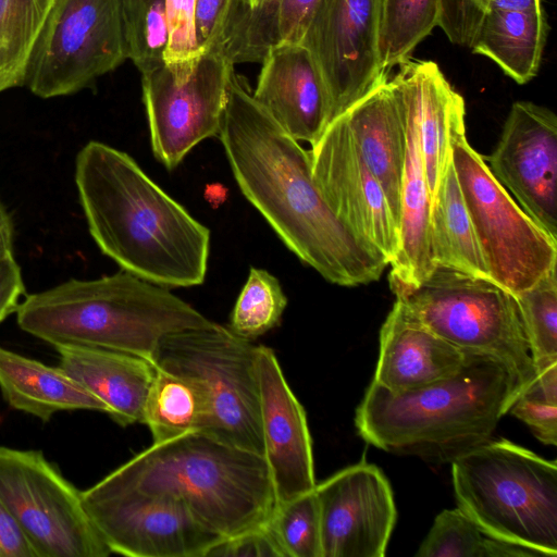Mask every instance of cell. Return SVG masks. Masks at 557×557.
I'll list each match as a JSON object with an SVG mask.
<instances>
[{
    "mask_svg": "<svg viewBox=\"0 0 557 557\" xmlns=\"http://www.w3.org/2000/svg\"><path fill=\"white\" fill-rule=\"evenodd\" d=\"M24 294L22 271L13 255L0 258V323L16 312Z\"/></svg>",
    "mask_w": 557,
    "mask_h": 557,
    "instance_id": "cell-42",
    "label": "cell"
},
{
    "mask_svg": "<svg viewBox=\"0 0 557 557\" xmlns=\"http://www.w3.org/2000/svg\"><path fill=\"white\" fill-rule=\"evenodd\" d=\"M382 0H320L299 44L326 88L330 123L386 75L379 55Z\"/></svg>",
    "mask_w": 557,
    "mask_h": 557,
    "instance_id": "cell-14",
    "label": "cell"
},
{
    "mask_svg": "<svg viewBox=\"0 0 557 557\" xmlns=\"http://www.w3.org/2000/svg\"><path fill=\"white\" fill-rule=\"evenodd\" d=\"M406 124V159L400 195L399 249L389 264L392 292L413 288L435 269L431 234L432 200L423 163L414 100L397 77L391 79Z\"/></svg>",
    "mask_w": 557,
    "mask_h": 557,
    "instance_id": "cell-20",
    "label": "cell"
},
{
    "mask_svg": "<svg viewBox=\"0 0 557 557\" xmlns=\"http://www.w3.org/2000/svg\"><path fill=\"white\" fill-rule=\"evenodd\" d=\"M547 30L544 10L490 9L469 48L473 53L488 58L504 74L522 85L539 73Z\"/></svg>",
    "mask_w": 557,
    "mask_h": 557,
    "instance_id": "cell-25",
    "label": "cell"
},
{
    "mask_svg": "<svg viewBox=\"0 0 557 557\" xmlns=\"http://www.w3.org/2000/svg\"><path fill=\"white\" fill-rule=\"evenodd\" d=\"M0 499L37 557H107L82 492L37 450L0 446Z\"/></svg>",
    "mask_w": 557,
    "mask_h": 557,
    "instance_id": "cell-11",
    "label": "cell"
},
{
    "mask_svg": "<svg viewBox=\"0 0 557 557\" xmlns=\"http://www.w3.org/2000/svg\"><path fill=\"white\" fill-rule=\"evenodd\" d=\"M202 421V401L193 383L154 364L141 412V423L148 426L152 443L200 432Z\"/></svg>",
    "mask_w": 557,
    "mask_h": 557,
    "instance_id": "cell-27",
    "label": "cell"
},
{
    "mask_svg": "<svg viewBox=\"0 0 557 557\" xmlns=\"http://www.w3.org/2000/svg\"><path fill=\"white\" fill-rule=\"evenodd\" d=\"M206 557H286V554L268 522L221 539Z\"/></svg>",
    "mask_w": 557,
    "mask_h": 557,
    "instance_id": "cell-40",
    "label": "cell"
},
{
    "mask_svg": "<svg viewBox=\"0 0 557 557\" xmlns=\"http://www.w3.org/2000/svg\"><path fill=\"white\" fill-rule=\"evenodd\" d=\"M320 0H281L276 16L277 44H299Z\"/></svg>",
    "mask_w": 557,
    "mask_h": 557,
    "instance_id": "cell-41",
    "label": "cell"
},
{
    "mask_svg": "<svg viewBox=\"0 0 557 557\" xmlns=\"http://www.w3.org/2000/svg\"><path fill=\"white\" fill-rule=\"evenodd\" d=\"M490 9L505 11H542V0H490Z\"/></svg>",
    "mask_w": 557,
    "mask_h": 557,
    "instance_id": "cell-45",
    "label": "cell"
},
{
    "mask_svg": "<svg viewBox=\"0 0 557 557\" xmlns=\"http://www.w3.org/2000/svg\"><path fill=\"white\" fill-rule=\"evenodd\" d=\"M126 59L122 0H55L23 86L44 99L72 95Z\"/></svg>",
    "mask_w": 557,
    "mask_h": 557,
    "instance_id": "cell-10",
    "label": "cell"
},
{
    "mask_svg": "<svg viewBox=\"0 0 557 557\" xmlns=\"http://www.w3.org/2000/svg\"><path fill=\"white\" fill-rule=\"evenodd\" d=\"M99 482L181 502L223 537L268 523L277 506L263 456L201 432L152 443Z\"/></svg>",
    "mask_w": 557,
    "mask_h": 557,
    "instance_id": "cell-5",
    "label": "cell"
},
{
    "mask_svg": "<svg viewBox=\"0 0 557 557\" xmlns=\"http://www.w3.org/2000/svg\"><path fill=\"white\" fill-rule=\"evenodd\" d=\"M431 234L436 265L490 277L460 189L453 154L432 197Z\"/></svg>",
    "mask_w": 557,
    "mask_h": 557,
    "instance_id": "cell-26",
    "label": "cell"
},
{
    "mask_svg": "<svg viewBox=\"0 0 557 557\" xmlns=\"http://www.w3.org/2000/svg\"><path fill=\"white\" fill-rule=\"evenodd\" d=\"M248 5L246 0H195L196 37L201 50L226 60Z\"/></svg>",
    "mask_w": 557,
    "mask_h": 557,
    "instance_id": "cell-35",
    "label": "cell"
},
{
    "mask_svg": "<svg viewBox=\"0 0 557 557\" xmlns=\"http://www.w3.org/2000/svg\"><path fill=\"white\" fill-rule=\"evenodd\" d=\"M256 369L263 457L277 503H282L317 485L312 441L305 409L271 348L258 345Z\"/></svg>",
    "mask_w": 557,
    "mask_h": 557,
    "instance_id": "cell-18",
    "label": "cell"
},
{
    "mask_svg": "<svg viewBox=\"0 0 557 557\" xmlns=\"http://www.w3.org/2000/svg\"><path fill=\"white\" fill-rule=\"evenodd\" d=\"M441 0H382L379 55L384 71L408 61L437 26Z\"/></svg>",
    "mask_w": 557,
    "mask_h": 557,
    "instance_id": "cell-30",
    "label": "cell"
},
{
    "mask_svg": "<svg viewBox=\"0 0 557 557\" xmlns=\"http://www.w3.org/2000/svg\"><path fill=\"white\" fill-rule=\"evenodd\" d=\"M343 114L366 163L382 186L399 232L407 138L404 113L387 75Z\"/></svg>",
    "mask_w": 557,
    "mask_h": 557,
    "instance_id": "cell-22",
    "label": "cell"
},
{
    "mask_svg": "<svg viewBox=\"0 0 557 557\" xmlns=\"http://www.w3.org/2000/svg\"><path fill=\"white\" fill-rule=\"evenodd\" d=\"M269 524L286 557H322L320 511L314 490L277 503Z\"/></svg>",
    "mask_w": 557,
    "mask_h": 557,
    "instance_id": "cell-34",
    "label": "cell"
},
{
    "mask_svg": "<svg viewBox=\"0 0 557 557\" xmlns=\"http://www.w3.org/2000/svg\"><path fill=\"white\" fill-rule=\"evenodd\" d=\"M465 358L466 351L432 332L396 298L380 331L373 381L392 392H409L451 376Z\"/></svg>",
    "mask_w": 557,
    "mask_h": 557,
    "instance_id": "cell-21",
    "label": "cell"
},
{
    "mask_svg": "<svg viewBox=\"0 0 557 557\" xmlns=\"http://www.w3.org/2000/svg\"><path fill=\"white\" fill-rule=\"evenodd\" d=\"M515 297L537 375L557 364L556 267Z\"/></svg>",
    "mask_w": 557,
    "mask_h": 557,
    "instance_id": "cell-31",
    "label": "cell"
},
{
    "mask_svg": "<svg viewBox=\"0 0 557 557\" xmlns=\"http://www.w3.org/2000/svg\"><path fill=\"white\" fill-rule=\"evenodd\" d=\"M322 557H383L397 510L393 491L375 465L361 461L314 487Z\"/></svg>",
    "mask_w": 557,
    "mask_h": 557,
    "instance_id": "cell-17",
    "label": "cell"
},
{
    "mask_svg": "<svg viewBox=\"0 0 557 557\" xmlns=\"http://www.w3.org/2000/svg\"><path fill=\"white\" fill-rule=\"evenodd\" d=\"M281 0H262L246 20L240 63L262 62L268 51L277 45L276 16Z\"/></svg>",
    "mask_w": 557,
    "mask_h": 557,
    "instance_id": "cell-38",
    "label": "cell"
},
{
    "mask_svg": "<svg viewBox=\"0 0 557 557\" xmlns=\"http://www.w3.org/2000/svg\"><path fill=\"white\" fill-rule=\"evenodd\" d=\"M309 153L313 177L334 213L389 265L399 249L398 226L345 114L326 126Z\"/></svg>",
    "mask_w": 557,
    "mask_h": 557,
    "instance_id": "cell-15",
    "label": "cell"
},
{
    "mask_svg": "<svg viewBox=\"0 0 557 557\" xmlns=\"http://www.w3.org/2000/svg\"><path fill=\"white\" fill-rule=\"evenodd\" d=\"M83 504L111 554L129 557H206L223 536L181 502L100 482Z\"/></svg>",
    "mask_w": 557,
    "mask_h": 557,
    "instance_id": "cell-12",
    "label": "cell"
},
{
    "mask_svg": "<svg viewBox=\"0 0 557 557\" xmlns=\"http://www.w3.org/2000/svg\"><path fill=\"white\" fill-rule=\"evenodd\" d=\"M490 0H441L437 26L451 44L470 47Z\"/></svg>",
    "mask_w": 557,
    "mask_h": 557,
    "instance_id": "cell-39",
    "label": "cell"
},
{
    "mask_svg": "<svg viewBox=\"0 0 557 557\" xmlns=\"http://www.w3.org/2000/svg\"><path fill=\"white\" fill-rule=\"evenodd\" d=\"M127 59L141 74L163 64L169 44L165 0H122Z\"/></svg>",
    "mask_w": 557,
    "mask_h": 557,
    "instance_id": "cell-33",
    "label": "cell"
},
{
    "mask_svg": "<svg viewBox=\"0 0 557 557\" xmlns=\"http://www.w3.org/2000/svg\"><path fill=\"white\" fill-rule=\"evenodd\" d=\"M75 184L91 237L121 270L166 288L205 282L209 228L131 156L87 143L76 156Z\"/></svg>",
    "mask_w": 557,
    "mask_h": 557,
    "instance_id": "cell-2",
    "label": "cell"
},
{
    "mask_svg": "<svg viewBox=\"0 0 557 557\" xmlns=\"http://www.w3.org/2000/svg\"><path fill=\"white\" fill-rule=\"evenodd\" d=\"M169 44L164 62L177 79L187 78L203 51L195 28V0H165Z\"/></svg>",
    "mask_w": 557,
    "mask_h": 557,
    "instance_id": "cell-36",
    "label": "cell"
},
{
    "mask_svg": "<svg viewBox=\"0 0 557 557\" xmlns=\"http://www.w3.org/2000/svg\"><path fill=\"white\" fill-rule=\"evenodd\" d=\"M55 349L62 367L108 408L121 426L141 423L147 391L154 373L148 359L104 348L61 345Z\"/></svg>",
    "mask_w": 557,
    "mask_h": 557,
    "instance_id": "cell-23",
    "label": "cell"
},
{
    "mask_svg": "<svg viewBox=\"0 0 557 557\" xmlns=\"http://www.w3.org/2000/svg\"><path fill=\"white\" fill-rule=\"evenodd\" d=\"M545 445H557V395L534 382L513 401L508 410Z\"/></svg>",
    "mask_w": 557,
    "mask_h": 557,
    "instance_id": "cell-37",
    "label": "cell"
},
{
    "mask_svg": "<svg viewBox=\"0 0 557 557\" xmlns=\"http://www.w3.org/2000/svg\"><path fill=\"white\" fill-rule=\"evenodd\" d=\"M258 345L213 322L162 338L153 363L189 380L202 406L200 432L263 456Z\"/></svg>",
    "mask_w": 557,
    "mask_h": 557,
    "instance_id": "cell-8",
    "label": "cell"
},
{
    "mask_svg": "<svg viewBox=\"0 0 557 557\" xmlns=\"http://www.w3.org/2000/svg\"><path fill=\"white\" fill-rule=\"evenodd\" d=\"M518 396L499 361L466 351L455 374L418 389L392 392L372 381L355 424L367 443L382 450L451 463L492 440Z\"/></svg>",
    "mask_w": 557,
    "mask_h": 557,
    "instance_id": "cell-3",
    "label": "cell"
},
{
    "mask_svg": "<svg viewBox=\"0 0 557 557\" xmlns=\"http://www.w3.org/2000/svg\"><path fill=\"white\" fill-rule=\"evenodd\" d=\"M455 171L490 278L513 295L557 265L553 239L492 175L467 140L465 122L451 137Z\"/></svg>",
    "mask_w": 557,
    "mask_h": 557,
    "instance_id": "cell-9",
    "label": "cell"
},
{
    "mask_svg": "<svg viewBox=\"0 0 557 557\" xmlns=\"http://www.w3.org/2000/svg\"><path fill=\"white\" fill-rule=\"evenodd\" d=\"M0 557H37L33 546L1 499Z\"/></svg>",
    "mask_w": 557,
    "mask_h": 557,
    "instance_id": "cell-43",
    "label": "cell"
},
{
    "mask_svg": "<svg viewBox=\"0 0 557 557\" xmlns=\"http://www.w3.org/2000/svg\"><path fill=\"white\" fill-rule=\"evenodd\" d=\"M393 293L443 339L499 361L519 396L536 379L516 297L492 278L437 264L417 287Z\"/></svg>",
    "mask_w": 557,
    "mask_h": 557,
    "instance_id": "cell-7",
    "label": "cell"
},
{
    "mask_svg": "<svg viewBox=\"0 0 557 557\" xmlns=\"http://www.w3.org/2000/svg\"><path fill=\"white\" fill-rule=\"evenodd\" d=\"M14 226L10 213L0 201V258L13 255Z\"/></svg>",
    "mask_w": 557,
    "mask_h": 557,
    "instance_id": "cell-44",
    "label": "cell"
},
{
    "mask_svg": "<svg viewBox=\"0 0 557 557\" xmlns=\"http://www.w3.org/2000/svg\"><path fill=\"white\" fill-rule=\"evenodd\" d=\"M246 1L250 7V11L257 9L262 2V0H246Z\"/></svg>",
    "mask_w": 557,
    "mask_h": 557,
    "instance_id": "cell-46",
    "label": "cell"
},
{
    "mask_svg": "<svg viewBox=\"0 0 557 557\" xmlns=\"http://www.w3.org/2000/svg\"><path fill=\"white\" fill-rule=\"evenodd\" d=\"M492 175L557 240V117L531 101L512 103L494 151Z\"/></svg>",
    "mask_w": 557,
    "mask_h": 557,
    "instance_id": "cell-16",
    "label": "cell"
},
{
    "mask_svg": "<svg viewBox=\"0 0 557 557\" xmlns=\"http://www.w3.org/2000/svg\"><path fill=\"white\" fill-rule=\"evenodd\" d=\"M458 507L491 536L557 556V465L508 440L451 462Z\"/></svg>",
    "mask_w": 557,
    "mask_h": 557,
    "instance_id": "cell-6",
    "label": "cell"
},
{
    "mask_svg": "<svg viewBox=\"0 0 557 557\" xmlns=\"http://www.w3.org/2000/svg\"><path fill=\"white\" fill-rule=\"evenodd\" d=\"M0 389L14 409L48 421L59 411L95 410L107 406L62 367H50L0 345Z\"/></svg>",
    "mask_w": 557,
    "mask_h": 557,
    "instance_id": "cell-24",
    "label": "cell"
},
{
    "mask_svg": "<svg viewBox=\"0 0 557 557\" xmlns=\"http://www.w3.org/2000/svg\"><path fill=\"white\" fill-rule=\"evenodd\" d=\"M15 313L24 332L54 347L104 348L151 362L166 335L213 323L169 288L124 270L29 294Z\"/></svg>",
    "mask_w": 557,
    "mask_h": 557,
    "instance_id": "cell-4",
    "label": "cell"
},
{
    "mask_svg": "<svg viewBox=\"0 0 557 557\" xmlns=\"http://www.w3.org/2000/svg\"><path fill=\"white\" fill-rule=\"evenodd\" d=\"M233 66L207 51L185 79L175 78L166 64L141 74L152 153L168 170L202 140L219 136Z\"/></svg>",
    "mask_w": 557,
    "mask_h": 557,
    "instance_id": "cell-13",
    "label": "cell"
},
{
    "mask_svg": "<svg viewBox=\"0 0 557 557\" xmlns=\"http://www.w3.org/2000/svg\"><path fill=\"white\" fill-rule=\"evenodd\" d=\"M218 137L240 191L300 261L339 286L381 277L387 261L334 213L313 177L309 150L255 100L234 66Z\"/></svg>",
    "mask_w": 557,
    "mask_h": 557,
    "instance_id": "cell-1",
    "label": "cell"
},
{
    "mask_svg": "<svg viewBox=\"0 0 557 557\" xmlns=\"http://www.w3.org/2000/svg\"><path fill=\"white\" fill-rule=\"evenodd\" d=\"M55 0H0V94L23 86L29 58Z\"/></svg>",
    "mask_w": 557,
    "mask_h": 557,
    "instance_id": "cell-29",
    "label": "cell"
},
{
    "mask_svg": "<svg viewBox=\"0 0 557 557\" xmlns=\"http://www.w3.org/2000/svg\"><path fill=\"white\" fill-rule=\"evenodd\" d=\"M287 306L280 281L263 269L251 267L230 317L228 329L252 341L275 327Z\"/></svg>",
    "mask_w": 557,
    "mask_h": 557,
    "instance_id": "cell-32",
    "label": "cell"
},
{
    "mask_svg": "<svg viewBox=\"0 0 557 557\" xmlns=\"http://www.w3.org/2000/svg\"><path fill=\"white\" fill-rule=\"evenodd\" d=\"M261 63L255 100L294 139L313 145L330 124V104L310 52L301 44L281 42Z\"/></svg>",
    "mask_w": 557,
    "mask_h": 557,
    "instance_id": "cell-19",
    "label": "cell"
},
{
    "mask_svg": "<svg viewBox=\"0 0 557 557\" xmlns=\"http://www.w3.org/2000/svg\"><path fill=\"white\" fill-rule=\"evenodd\" d=\"M416 557H535L539 553L486 533L459 507L441 511Z\"/></svg>",
    "mask_w": 557,
    "mask_h": 557,
    "instance_id": "cell-28",
    "label": "cell"
}]
</instances>
